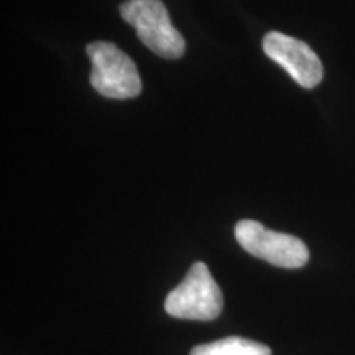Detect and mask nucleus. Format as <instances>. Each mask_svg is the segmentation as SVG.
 Masks as SVG:
<instances>
[{
	"label": "nucleus",
	"mask_w": 355,
	"mask_h": 355,
	"mask_svg": "<svg viewBox=\"0 0 355 355\" xmlns=\"http://www.w3.org/2000/svg\"><path fill=\"white\" fill-rule=\"evenodd\" d=\"M235 239L250 255L282 268H301L309 260V250L303 241L266 229L257 220L237 222Z\"/></svg>",
	"instance_id": "nucleus-4"
},
{
	"label": "nucleus",
	"mask_w": 355,
	"mask_h": 355,
	"mask_svg": "<svg viewBox=\"0 0 355 355\" xmlns=\"http://www.w3.org/2000/svg\"><path fill=\"white\" fill-rule=\"evenodd\" d=\"M224 298L220 288L202 261L191 266L181 285H178L165 301V309L170 316L194 321H212L220 314Z\"/></svg>",
	"instance_id": "nucleus-3"
},
{
	"label": "nucleus",
	"mask_w": 355,
	"mask_h": 355,
	"mask_svg": "<svg viewBox=\"0 0 355 355\" xmlns=\"http://www.w3.org/2000/svg\"><path fill=\"white\" fill-rule=\"evenodd\" d=\"M86 53L92 64L89 81L94 91L109 99L140 96V74L130 56L109 42L89 43Z\"/></svg>",
	"instance_id": "nucleus-2"
},
{
	"label": "nucleus",
	"mask_w": 355,
	"mask_h": 355,
	"mask_svg": "<svg viewBox=\"0 0 355 355\" xmlns=\"http://www.w3.org/2000/svg\"><path fill=\"white\" fill-rule=\"evenodd\" d=\"M261 44L265 55L285 68L301 87L313 89L322 81L321 60L304 42L279 32H270L265 35Z\"/></svg>",
	"instance_id": "nucleus-5"
},
{
	"label": "nucleus",
	"mask_w": 355,
	"mask_h": 355,
	"mask_svg": "<svg viewBox=\"0 0 355 355\" xmlns=\"http://www.w3.org/2000/svg\"><path fill=\"white\" fill-rule=\"evenodd\" d=\"M189 355H272V349L257 340L232 336L214 343L198 345Z\"/></svg>",
	"instance_id": "nucleus-6"
},
{
	"label": "nucleus",
	"mask_w": 355,
	"mask_h": 355,
	"mask_svg": "<svg viewBox=\"0 0 355 355\" xmlns=\"http://www.w3.org/2000/svg\"><path fill=\"white\" fill-rule=\"evenodd\" d=\"M122 19L137 30L140 42L155 55L178 60L184 55L186 43L171 24L162 0H127L121 3Z\"/></svg>",
	"instance_id": "nucleus-1"
}]
</instances>
